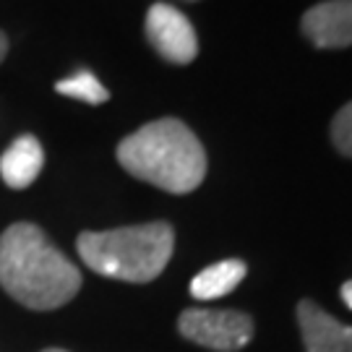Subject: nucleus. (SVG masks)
Wrapping results in <instances>:
<instances>
[{"label": "nucleus", "mask_w": 352, "mask_h": 352, "mask_svg": "<svg viewBox=\"0 0 352 352\" xmlns=\"http://www.w3.org/2000/svg\"><path fill=\"white\" fill-rule=\"evenodd\" d=\"M6 52H8V42H6V34L0 32V63H3V58H6Z\"/></svg>", "instance_id": "nucleus-13"}, {"label": "nucleus", "mask_w": 352, "mask_h": 352, "mask_svg": "<svg viewBox=\"0 0 352 352\" xmlns=\"http://www.w3.org/2000/svg\"><path fill=\"white\" fill-rule=\"evenodd\" d=\"M0 287L32 311H55L74 300L81 272L32 222L0 235Z\"/></svg>", "instance_id": "nucleus-1"}, {"label": "nucleus", "mask_w": 352, "mask_h": 352, "mask_svg": "<svg viewBox=\"0 0 352 352\" xmlns=\"http://www.w3.org/2000/svg\"><path fill=\"white\" fill-rule=\"evenodd\" d=\"M331 141L344 157H352V102H347L340 113L334 115V120H331Z\"/></svg>", "instance_id": "nucleus-11"}, {"label": "nucleus", "mask_w": 352, "mask_h": 352, "mask_svg": "<svg viewBox=\"0 0 352 352\" xmlns=\"http://www.w3.org/2000/svg\"><path fill=\"white\" fill-rule=\"evenodd\" d=\"M245 264L240 258H227V261H217V264L206 266L190 279V295L196 300H217L225 298L232 289L238 287L245 279Z\"/></svg>", "instance_id": "nucleus-9"}, {"label": "nucleus", "mask_w": 352, "mask_h": 352, "mask_svg": "<svg viewBox=\"0 0 352 352\" xmlns=\"http://www.w3.org/2000/svg\"><path fill=\"white\" fill-rule=\"evenodd\" d=\"M45 352H65V350H55V347H52V350H45Z\"/></svg>", "instance_id": "nucleus-14"}, {"label": "nucleus", "mask_w": 352, "mask_h": 352, "mask_svg": "<svg viewBox=\"0 0 352 352\" xmlns=\"http://www.w3.org/2000/svg\"><path fill=\"white\" fill-rule=\"evenodd\" d=\"M177 329L186 340L217 352H238L253 340V318L243 311L188 308L180 314Z\"/></svg>", "instance_id": "nucleus-4"}, {"label": "nucleus", "mask_w": 352, "mask_h": 352, "mask_svg": "<svg viewBox=\"0 0 352 352\" xmlns=\"http://www.w3.org/2000/svg\"><path fill=\"white\" fill-rule=\"evenodd\" d=\"M173 248L175 232L167 222L81 232L76 240V251L91 272L133 285L160 277L173 258Z\"/></svg>", "instance_id": "nucleus-3"}, {"label": "nucleus", "mask_w": 352, "mask_h": 352, "mask_svg": "<svg viewBox=\"0 0 352 352\" xmlns=\"http://www.w3.org/2000/svg\"><path fill=\"white\" fill-rule=\"evenodd\" d=\"M298 324L308 352H352V327L340 324L314 300L298 302Z\"/></svg>", "instance_id": "nucleus-7"}, {"label": "nucleus", "mask_w": 352, "mask_h": 352, "mask_svg": "<svg viewBox=\"0 0 352 352\" xmlns=\"http://www.w3.org/2000/svg\"><path fill=\"white\" fill-rule=\"evenodd\" d=\"M120 167L167 193H190L204 183L206 151L196 133L177 118L146 123L118 144Z\"/></svg>", "instance_id": "nucleus-2"}, {"label": "nucleus", "mask_w": 352, "mask_h": 352, "mask_svg": "<svg viewBox=\"0 0 352 352\" xmlns=\"http://www.w3.org/2000/svg\"><path fill=\"white\" fill-rule=\"evenodd\" d=\"M302 34L321 50L352 45V0H324L302 16Z\"/></svg>", "instance_id": "nucleus-6"}, {"label": "nucleus", "mask_w": 352, "mask_h": 352, "mask_svg": "<svg viewBox=\"0 0 352 352\" xmlns=\"http://www.w3.org/2000/svg\"><path fill=\"white\" fill-rule=\"evenodd\" d=\"M55 91L63 94V97H71V100L87 102V104H104L110 100V91L102 87L97 81V76L89 74V71H78L71 78H63L55 84Z\"/></svg>", "instance_id": "nucleus-10"}, {"label": "nucleus", "mask_w": 352, "mask_h": 352, "mask_svg": "<svg viewBox=\"0 0 352 352\" xmlns=\"http://www.w3.org/2000/svg\"><path fill=\"white\" fill-rule=\"evenodd\" d=\"M340 295H342V300H344V305H347V308H352V279L342 285Z\"/></svg>", "instance_id": "nucleus-12"}, {"label": "nucleus", "mask_w": 352, "mask_h": 352, "mask_svg": "<svg viewBox=\"0 0 352 352\" xmlns=\"http://www.w3.org/2000/svg\"><path fill=\"white\" fill-rule=\"evenodd\" d=\"M45 167V151L34 136H19L0 157V177L8 188H29Z\"/></svg>", "instance_id": "nucleus-8"}, {"label": "nucleus", "mask_w": 352, "mask_h": 352, "mask_svg": "<svg viewBox=\"0 0 352 352\" xmlns=\"http://www.w3.org/2000/svg\"><path fill=\"white\" fill-rule=\"evenodd\" d=\"M146 39L164 60L175 65H188L199 55L196 29L186 13H180L170 3H154L146 11Z\"/></svg>", "instance_id": "nucleus-5"}]
</instances>
